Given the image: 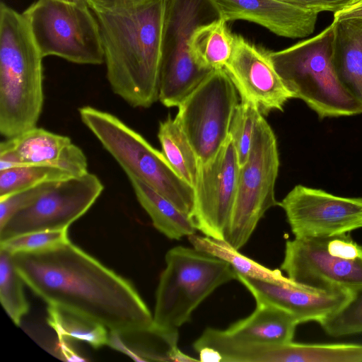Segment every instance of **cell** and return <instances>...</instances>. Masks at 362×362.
<instances>
[{"mask_svg":"<svg viewBox=\"0 0 362 362\" xmlns=\"http://www.w3.org/2000/svg\"><path fill=\"white\" fill-rule=\"evenodd\" d=\"M192 247L228 262L238 274L286 284L292 279L282 274L279 269H271L242 255L226 241L208 236L192 234L187 237Z\"/></svg>","mask_w":362,"mask_h":362,"instance_id":"obj_25","label":"cell"},{"mask_svg":"<svg viewBox=\"0 0 362 362\" xmlns=\"http://www.w3.org/2000/svg\"><path fill=\"white\" fill-rule=\"evenodd\" d=\"M158 138L168 163L177 175L193 187L197 180L199 160L175 117L169 115L160 122Z\"/></svg>","mask_w":362,"mask_h":362,"instance_id":"obj_24","label":"cell"},{"mask_svg":"<svg viewBox=\"0 0 362 362\" xmlns=\"http://www.w3.org/2000/svg\"><path fill=\"white\" fill-rule=\"evenodd\" d=\"M80 118L128 177L143 181L192 216L194 188L174 170L162 151L115 115L91 106L78 109Z\"/></svg>","mask_w":362,"mask_h":362,"instance_id":"obj_5","label":"cell"},{"mask_svg":"<svg viewBox=\"0 0 362 362\" xmlns=\"http://www.w3.org/2000/svg\"><path fill=\"white\" fill-rule=\"evenodd\" d=\"M238 281L250 292L256 303L274 305L293 315L298 324L320 322L341 308L352 293L345 290L318 288L293 280L281 284L238 274Z\"/></svg>","mask_w":362,"mask_h":362,"instance_id":"obj_16","label":"cell"},{"mask_svg":"<svg viewBox=\"0 0 362 362\" xmlns=\"http://www.w3.org/2000/svg\"><path fill=\"white\" fill-rule=\"evenodd\" d=\"M42 57L23 15L0 4V133L13 138L36 127L43 103Z\"/></svg>","mask_w":362,"mask_h":362,"instance_id":"obj_3","label":"cell"},{"mask_svg":"<svg viewBox=\"0 0 362 362\" xmlns=\"http://www.w3.org/2000/svg\"><path fill=\"white\" fill-rule=\"evenodd\" d=\"M100 30L107 78L133 107L158 100L165 0H86Z\"/></svg>","mask_w":362,"mask_h":362,"instance_id":"obj_2","label":"cell"},{"mask_svg":"<svg viewBox=\"0 0 362 362\" xmlns=\"http://www.w3.org/2000/svg\"><path fill=\"white\" fill-rule=\"evenodd\" d=\"M22 13L42 57L79 64L105 62L100 27L86 0H37Z\"/></svg>","mask_w":362,"mask_h":362,"instance_id":"obj_8","label":"cell"},{"mask_svg":"<svg viewBox=\"0 0 362 362\" xmlns=\"http://www.w3.org/2000/svg\"><path fill=\"white\" fill-rule=\"evenodd\" d=\"M62 1H69V2H74V1H76L77 0H62Z\"/></svg>","mask_w":362,"mask_h":362,"instance_id":"obj_36","label":"cell"},{"mask_svg":"<svg viewBox=\"0 0 362 362\" xmlns=\"http://www.w3.org/2000/svg\"><path fill=\"white\" fill-rule=\"evenodd\" d=\"M295 7L315 13L341 10L355 0H278Z\"/></svg>","mask_w":362,"mask_h":362,"instance_id":"obj_33","label":"cell"},{"mask_svg":"<svg viewBox=\"0 0 362 362\" xmlns=\"http://www.w3.org/2000/svg\"><path fill=\"white\" fill-rule=\"evenodd\" d=\"M74 176L56 165H26L0 171V198L39 184L59 181Z\"/></svg>","mask_w":362,"mask_h":362,"instance_id":"obj_27","label":"cell"},{"mask_svg":"<svg viewBox=\"0 0 362 362\" xmlns=\"http://www.w3.org/2000/svg\"><path fill=\"white\" fill-rule=\"evenodd\" d=\"M178 329H166L154 325L146 329L117 332L110 331L107 345L142 361L179 362Z\"/></svg>","mask_w":362,"mask_h":362,"instance_id":"obj_19","label":"cell"},{"mask_svg":"<svg viewBox=\"0 0 362 362\" xmlns=\"http://www.w3.org/2000/svg\"><path fill=\"white\" fill-rule=\"evenodd\" d=\"M349 18H362V0H355L347 6L334 13V21Z\"/></svg>","mask_w":362,"mask_h":362,"instance_id":"obj_34","label":"cell"},{"mask_svg":"<svg viewBox=\"0 0 362 362\" xmlns=\"http://www.w3.org/2000/svg\"><path fill=\"white\" fill-rule=\"evenodd\" d=\"M298 325L286 311L270 303H256L251 315L220 331L235 342L285 344L293 341Z\"/></svg>","mask_w":362,"mask_h":362,"instance_id":"obj_18","label":"cell"},{"mask_svg":"<svg viewBox=\"0 0 362 362\" xmlns=\"http://www.w3.org/2000/svg\"><path fill=\"white\" fill-rule=\"evenodd\" d=\"M47 321L55 331L58 341H83L95 349L107 345L109 334L105 326L73 311L48 305Z\"/></svg>","mask_w":362,"mask_h":362,"instance_id":"obj_26","label":"cell"},{"mask_svg":"<svg viewBox=\"0 0 362 362\" xmlns=\"http://www.w3.org/2000/svg\"><path fill=\"white\" fill-rule=\"evenodd\" d=\"M23 282L14 265L12 255L0 248V300L4 310L16 325L21 324L23 317L29 310Z\"/></svg>","mask_w":362,"mask_h":362,"instance_id":"obj_28","label":"cell"},{"mask_svg":"<svg viewBox=\"0 0 362 362\" xmlns=\"http://www.w3.org/2000/svg\"><path fill=\"white\" fill-rule=\"evenodd\" d=\"M12 256L23 282L48 305L83 315L110 331L153 325L134 286L71 242L46 252Z\"/></svg>","mask_w":362,"mask_h":362,"instance_id":"obj_1","label":"cell"},{"mask_svg":"<svg viewBox=\"0 0 362 362\" xmlns=\"http://www.w3.org/2000/svg\"><path fill=\"white\" fill-rule=\"evenodd\" d=\"M221 18L198 28L194 33L190 52L200 67L214 71L224 69L234 47L235 35Z\"/></svg>","mask_w":362,"mask_h":362,"instance_id":"obj_23","label":"cell"},{"mask_svg":"<svg viewBox=\"0 0 362 362\" xmlns=\"http://www.w3.org/2000/svg\"><path fill=\"white\" fill-rule=\"evenodd\" d=\"M318 323L332 337L362 333V288L353 291L341 308Z\"/></svg>","mask_w":362,"mask_h":362,"instance_id":"obj_30","label":"cell"},{"mask_svg":"<svg viewBox=\"0 0 362 362\" xmlns=\"http://www.w3.org/2000/svg\"><path fill=\"white\" fill-rule=\"evenodd\" d=\"M221 18L214 0H165L158 80L165 107H178L212 71L194 61L191 40L198 28Z\"/></svg>","mask_w":362,"mask_h":362,"instance_id":"obj_7","label":"cell"},{"mask_svg":"<svg viewBox=\"0 0 362 362\" xmlns=\"http://www.w3.org/2000/svg\"><path fill=\"white\" fill-rule=\"evenodd\" d=\"M238 91L224 69L211 71L178 105L175 119L199 163L210 160L229 135Z\"/></svg>","mask_w":362,"mask_h":362,"instance_id":"obj_11","label":"cell"},{"mask_svg":"<svg viewBox=\"0 0 362 362\" xmlns=\"http://www.w3.org/2000/svg\"><path fill=\"white\" fill-rule=\"evenodd\" d=\"M295 238L327 237L362 228V197L296 185L279 202Z\"/></svg>","mask_w":362,"mask_h":362,"instance_id":"obj_14","label":"cell"},{"mask_svg":"<svg viewBox=\"0 0 362 362\" xmlns=\"http://www.w3.org/2000/svg\"><path fill=\"white\" fill-rule=\"evenodd\" d=\"M59 351L66 361H84L76 354L65 340L59 341Z\"/></svg>","mask_w":362,"mask_h":362,"instance_id":"obj_35","label":"cell"},{"mask_svg":"<svg viewBox=\"0 0 362 362\" xmlns=\"http://www.w3.org/2000/svg\"><path fill=\"white\" fill-rule=\"evenodd\" d=\"M279 168L276 136L259 114L246 163L240 167L235 199L225 241L239 250L248 241L259 220L273 206Z\"/></svg>","mask_w":362,"mask_h":362,"instance_id":"obj_9","label":"cell"},{"mask_svg":"<svg viewBox=\"0 0 362 362\" xmlns=\"http://www.w3.org/2000/svg\"><path fill=\"white\" fill-rule=\"evenodd\" d=\"M95 175L55 181L29 206L16 212L0 228V241L41 230L66 229L86 214L103 192Z\"/></svg>","mask_w":362,"mask_h":362,"instance_id":"obj_12","label":"cell"},{"mask_svg":"<svg viewBox=\"0 0 362 362\" xmlns=\"http://www.w3.org/2000/svg\"><path fill=\"white\" fill-rule=\"evenodd\" d=\"M241 100L254 103L262 115L283 111L293 95L274 69L267 54L240 35H235L232 54L225 65Z\"/></svg>","mask_w":362,"mask_h":362,"instance_id":"obj_15","label":"cell"},{"mask_svg":"<svg viewBox=\"0 0 362 362\" xmlns=\"http://www.w3.org/2000/svg\"><path fill=\"white\" fill-rule=\"evenodd\" d=\"M281 270L291 279L322 289L362 288V246L349 235L287 240Z\"/></svg>","mask_w":362,"mask_h":362,"instance_id":"obj_10","label":"cell"},{"mask_svg":"<svg viewBox=\"0 0 362 362\" xmlns=\"http://www.w3.org/2000/svg\"><path fill=\"white\" fill-rule=\"evenodd\" d=\"M1 143L16 154L22 166L49 164L69 170L63 156L72 142L66 136L35 127Z\"/></svg>","mask_w":362,"mask_h":362,"instance_id":"obj_22","label":"cell"},{"mask_svg":"<svg viewBox=\"0 0 362 362\" xmlns=\"http://www.w3.org/2000/svg\"><path fill=\"white\" fill-rule=\"evenodd\" d=\"M240 167L230 135L214 157L199 164L193 187L194 199L191 218L197 230L204 235L225 240L235 199Z\"/></svg>","mask_w":362,"mask_h":362,"instance_id":"obj_13","label":"cell"},{"mask_svg":"<svg viewBox=\"0 0 362 362\" xmlns=\"http://www.w3.org/2000/svg\"><path fill=\"white\" fill-rule=\"evenodd\" d=\"M226 22L244 20L288 38H303L315 30L318 14L278 0H214Z\"/></svg>","mask_w":362,"mask_h":362,"instance_id":"obj_17","label":"cell"},{"mask_svg":"<svg viewBox=\"0 0 362 362\" xmlns=\"http://www.w3.org/2000/svg\"><path fill=\"white\" fill-rule=\"evenodd\" d=\"M257 106L250 101L241 100L234 112L229 129L240 166L244 165L250 153L257 118Z\"/></svg>","mask_w":362,"mask_h":362,"instance_id":"obj_29","label":"cell"},{"mask_svg":"<svg viewBox=\"0 0 362 362\" xmlns=\"http://www.w3.org/2000/svg\"><path fill=\"white\" fill-rule=\"evenodd\" d=\"M128 178L138 202L159 232L172 240L196 233L197 228L189 215L143 181L132 176Z\"/></svg>","mask_w":362,"mask_h":362,"instance_id":"obj_21","label":"cell"},{"mask_svg":"<svg viewBox=\"0 0 362 362\" xmlns=\"http://www.w3.org/2000/svg\"><path fill=\"white\" fill-rule=\"evenodd\" d=\"M335 23L317 35L268 57L293 98L302 100L320 119L362 113V104L340 81L333 63Z\"/></svg>","mask_w":362,"mask_h":362,"instance_id":"obj_4","label":"cell"},{"mask_svg":"<svg viewBox=\"0 0 362 362\" xmlns=\"http://www.w3.org/2000/svg\"><path fill=\"white\" fill-rule=\"evenodd\" d=\"M334 22V68L344 86L362 104V18Z\"/></svg>","mask_w":362,"mask_h":362,"instance_id":"obj_20","label":"cell"},{"mask_svg":"<svg viewBox=\"0 0 362 362\" xmlns=\"http://www.w3.org/2000/svg\"><path fill=\"white\" fill-rule=\"evenodd\" d=\"M156 292L153 323L178 329L216 289L233 281L238 274L226 261L194 247L176 246L165 257Z\"/></svg>","mask_w":362,"mask_h":362,"instance_id":"obj_6","label":"cell"},{"mask_svg":"<svg viewBox=\"0 0 362 362\" xmlns=\"http://www.w3.org/2000/svg\"><path fill=\"white\" fill-rule=\"evenodd\" d=\"M69 242L68 228L41 230L0 241V248L12 255L17 253H37L54 250Z\"/></svg>","mask_w":362,"mask_h":362,"instance_id":"obj_31","label":"cell"},{"mask_svg":"<svg viewBox=\"0 0 362 362\" xmlns=\"http://www.w3.org/2000/svg\"><path fill=\"white\" fill-rule=\"evenodd\" d=\"M54 182H43L0 198V228L16 212L35 202Z\"/></svg>","mask_w":362,"mask_h":362,"instance_id":"obj_32","label":"cell"}]
</instances>
